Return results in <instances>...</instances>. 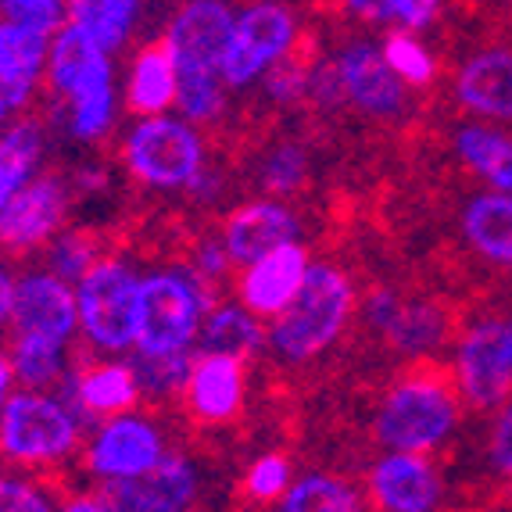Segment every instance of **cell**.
I'll return each mask as SVG.
<instances>
[{"label":"cell","mask_w":512,"mask_h":512,"mask_svg":"<svg viewBox=\"0 0 512 512\" xmlns=\"http://www.w3.org/2000/svg\"><path fill=\"white\" fill-rule=\"evenodd\" d=\"M362 316H366L369 330H376L394 351L412 355V359L437 351L452 333V316L441 305L402 298L398 291H387V287H380L362 301Z\"/></svg>","instance_id":"11"},{"label":"cell","mask_w":512,"mask_h":512,"mask_svg":"<svg viewBox=\"0 0 512 512\" xmlns=\"http://www.w3.org/2000/svg\"><path fill=\"white\" fill-rule=\"evenodd\" d=\"M391 11H394L391 22H398V29L419 33V29H427L437 18L441 0H391Z\"/></svg>","instance_id":"43"},{"label":"cell","mask_w":512,"mask_h":512,"mask_svg":"<svg viewBox=\"0 0 512 512\" xmlns=\"http://www.w3.org/2000/svg\"><path fill=\"white\" fill-rule=\"evenodd\" d=\"M76 183H79V187H83V190H101L104 183H108V176H104L101 169H79Z\"/></svg>","instance_id":"49"},{"label":"cell","mask_w":512,"mask_h":512,"mask_svg":"<svg viewBox=\"0 0 512 512\" xmlns=\"http://www.w3.org/2000/svg\"><path fill=\"white\" fill-rule=\"evenodd\" d=\"M502 326H505V344H509V355H512V316L502 319Z\"/></svg>","instance_id":"51"},{"label":"cell","mask_w":512,"mask_h":512,"mask_svg":"<svg viewBox=\"0 0 512 512\" xmlns=\"http://www.w3.org/2000/svg\"><path fill=\"white\" fill-rule=\"evenodd\" d=\"M301 233L298 215L280 201H251L226 215L222 222V244L230 251L233 265H251L269 251L294 244Z\"/></svg>","instance_id":"21"},{"label":"cell","mask_w":512,"mask_h":512,"mask_svg":"<svg viewBox=\"0 0 512 512\" xmlns=\"http://www.w3.org/2000/svg\"><path fill=\"white\" fill-rule=\"evenodd\" d=\"M79 333L97 351L137 348L140 326V273L122 258H97V265L76 283Z\"/></svg>","instance_id":"7"},{"label":"cell","mask_w":512,"mask_h":512,"mask_svg":"<svg viewBox=\"0 0 512 512\" xmlns=\"http://www.w3.org/2000/svg\"><path fill=\"white\" fill-rule=\"evenodd\" d=\"M43 144H47L43 129L33 119L11 122L0 129V208L36 180L43 162Z\"/></svg>","instance_id":"28"},{"label":"cell","mask_w":512,"mask_h":512,"mask_svg":"<svg viewBox=\"0 0 512 512\" xmlns=\"http://www.w3.org/2000/svg\"><path fill=\"white\" fill-rule=\"evenodd\" d=\"M455 154L459 162L487 183V190L512 194V137L484 122H466L455 129Z\"/></svg>","instance_id":"25"},{"label":"cell","mask_w":512,"mask_h":512,"mask_svg":"<svg viewBox=\"0 0 512 512\" xmlns=\"http://www.w3.org/2000/svg\"><path fill=\"white\" fill-rule=\"evenodd\" d=\"M212 294L187 265L154 269L140 276V326L137 351H187L197 344Z\"/></svg>","instance_id":"5"},{"label":"cell","mask_w":512,"mask_h":512,"mask_svg":"<svg viewBox=\"0 0 512 512\" xmlns=\"http://www.w3.org/2000/svg\"><path fill=\"white\" fill-rule=\"evenodd\" d=\"M11 326H15V337L69 344L79 330L76 287L54 276L51 269L18 276Z\"/></svg>","instance_id":"13"},{"label":"cell","mask_w":512,"mask_h":512,"mask_svg":"<svg viewBox=\"0 0 512 512\" xmlns=\"http://www.w3.org/2000/svg\"><path fill=\"white\" fill-rule=\"evenodd\" d=\"M194 348L187 351H133V373H137V384L147 398H172V394H183L190 380V369H194Z\"/></svg>","instance_id":"32"},{"label":"cell","mask_w":512,"mask_h":512,"mask_svg":"<svg viewBox=\"0 0 512 512\" xmlns=\"http://www.w3.org/2000/svg\"><path fill=\"white\" fill-rule=\"evenodd\" d=\"M308 269H312V258L298 240L269 251L258 262L244 265V273L237 280L240 305L258 319H276L301 291Z\"/></svg>","instance_id":"18"},{"label":"cell","mask_w":512,"mask_h":512,"mask_svg":"<svg viewBox=\"0 0 512 512\" xmlns=\"http://www.w3.org/2000/svg\"><path fill=\"white\" fill-rule=\"evenodd\" d=\"M122 162L129 176L151 190H187L205 169V140L187 119L151 115L126 133Z\"/></svg>","instance_id":"8"},{"label":"cell","mask_w":512,"mask_h":512,"mask_svg":"<svg viewBox=\"0 0 512 512\" xmlns=\"http://www.w3.org/2000/svg\"><path fill=\"white\" fill-rule=\"evenodd\" d=\"M298 47V18L280 0H255L233 18V33L222 54V83L248 90L276 61L291 58Z\"/></svg>","instance_id":"9"},{"label":"cell","mask_w":512,"mask_h":512,"mask_svg":"<svg viewBox=\"0 0 512 512\" xmlns=\"http://www.w3.org/2000/svg\"><path fill=\"white\" fill-rule=\"evenodd\" d=\"M455 391L473 409H502L512 398V355L502 319H477L455 344Z\"/></svg>","instance_id":"10"},{"label":"cell","mask_w":512,"mask_h":512,"mask_svg":"<svg viewBox=\"0 0 512 512\" xmlns=\"http://www.w3.org/2000/svg\"><path fill=\"white\" fill-rule=\"evenodd\" d=\"M355 316V287L337 265L316 262L301 291L265 330V348L283 362H312L323 355Z\"/></svg>","instance_id":"3"},{"label":"cell","mask_w":512,"mask_h":512,"mask_svg":"<svg viewBox=\"0 0 512 512\" xmlns=\"http://www.w3.org/2000/svg\"><path fill=\"white\" fill-rule=\"evenodd\" d=\"M344 101L376 119H398L409 111V86L387 69L384 51L369 40H351L333 54Z\"/></svg>","instance_id":"14"},{"label":"cell","mask_w":512,"mask_h":512,"mask_svg":"<svg viewBox=\"0 0 512 512\" xmlns=\"http://www.w3.org/2000/svg\"><path fill=\"white\" fill-rule=\"evenodd\" d=\"M230 251H226V244H222V237H205L201 244L194 248V258H190V273L197 276V280H205V283H219L226 280V273H230Z\"/></svg>","instance_id":"40"},{"label":"cell","mask_w":512,"mask_h":512,"mask_svg":"<svg viewBox=\"0 0 512 512\" xmlns=\"http://www.w3.org/2000/svg\"><path fill=\"white\" fill-rule=\"evenodd\" d=\"M230 0H187L169 29L162 47L176 65V108L190 126L215 122L226 108V83H222V54L233 33Z\"/></svg>","instance_id":"1"},{"label":"cell","mask_w":512,"mask_h":512,"mask_svg":"<svg viewBox=\"0 0 512 512\" xmlns=\"http://www.w3.org/2000/svg\"><path fill=\"white\" fill-rule=\"evenodd\" d=\"M376 441L387 452L430 455L459 427V391L455 380L437 369H412L402 376L376 409Z\"/></svg>","instance_id":"4"},{"label":"cell","mask_w":512,"mask_h":512,"mask_svg":"<svg viewBox=\"0 0 512 512\" xmlns=\"http://www.w3.org/2000/svg\"><path fill=\"white\" fill-rule=\"evenodd\" d=\"M291 484H294L291 462L276 452L255 459L248 466V473H244V491H248L251 502H280Z\"/></svg>","instance_id":"38"},{"label":"cell","mask_w":512,"mask_h":512,"mask_svg":"<svg viewBox=\"0 0 512 512\" xmlns=\"http://www.w3.org/2000/svg\"><path fill=\"white\" fill-rule=\"evenodd\" d=\"M61 387H65L61 402L76 412L79 423L133 412L140 402V394H144L137 384L133 366L122 359L94 362V366L79 369V373H69L65 380H61Z\"/></svg>","instance_id":"19"},{"label":"cell","mask_w":512,"mask_h":512,"mask_svg":"<svg viewBox=\"0 0 512 512\" xmlns=\"http://www.w3.org/2000/svg\"><path fill=\"white\" fill-rule=\"evenodd\" d=\"M258 180L273 197H287L308 180V154L301 144L287 140V144L273 147V151L262 158V169H258Z\"/></svg>","instance_id":"35"},{"label":"cell","mask_w":512,"mask_h":512,"mask_svg":"<svg viewBox=\"0 0 512 512\" xmlns=\"http://www.w3.org/2000/svg\"><path fill=\"white\" fill-rule=\"evenodd\" d=\"M455 101L487 122H512V51L487 47L455 76Z\"/></svg>","instance_id":"22"},{"label":"cell","mask_w":512,"mask_h":512,"mask_svg":"<svg viewBox=\"0 0 512 512\" xmlns=\"http://www.w3.org/2000/svg\"><path fill=\"white\" fill-rule=\"evenodd\" d=\"M11 394H15V369H11L8 351H0V409H4Z\"/></svg>","instance_id":"48"},{"label":"cell","mask_w":512,"mask_h":512,"mask_svg":"<svg viewBox=\"0 0 512 512\" xmlns=\"http://www.w3.org/2000/svg\"><path fill=\"white\" fill-rule=\"evenodd\" d=\"M308 101H316L319 108H341L344 104V86H341V76H337V65H333V61H312Z\"/></svg>","instance_id":"41"},{"label":"cell","mask_w":512,"mask_h":512,"mask_svg":"<svg viewBox=\"0 0 512 512\" xmlns=\"http://www.w3.org/2000/svg\"><path fill=\"white\" fill-rule=\"evenodd\" d=\"M140 15V0H69V22L97 40L104 51H119Z\"/></svg>","instance_id":"29"},{"label":"cell","mask_w":512,"mask_h":512,"mask_svg":"<svg viewBox=\"0 0 512 512\" xmlns=\"http://www.w3.org/2000/svg\"><path fill=\"white\" fill-rule=\"evenodd\" d=\"M69 215V187L58 176H36L0 208V244L8 251H33L54 240Z\"/></svg>","instance_id":"15"},{"label":"cell","mask_w":512,"mask_h":512,"mask_svg":"<svg viewBox=\"0 0 512 512\" xmlns=\"http://www.w3.org/2000/svg\"><path fill=\"white\" fill-rule=\"evenodd\" d=\"M380 51H384L387 69L402 79L409 90H427V86H434L437 58H434V51H430L427 43L419 40L416 33L394 29V33L387 36L384 43H380Z\"/></svg>","instance_id":"33"},{"label":"cell","mask_w":512,"mask_h":512,"mask_svg":"<svg viewBox=\"0 0 512 512\" xmlns=\"http://www.w3.org/2000/svg\"><path fill=\"white\" fill-rule=\"evenodd\" d=\"M276 512H366V498L333 473H305L287 487Z\"/></svg>","instance_id":"30"},{"label":"cell","mask_w":512,"mask_h":512,"mask_svg":"<svg viewBox=\"0 0 512 512\" xmlns=\"http://www.w3.org/2000/svg\"><path fill=\"white\" fill-rule=\"evenodd\" d=\"M0 15L4 22L51 36L69 22V0H0Z\"/></svg>","instance_id":"36"},{"label":"cell","mask_w":512,"mask_h":512,"mask_svg":"<svg viewBox=\"0 0 512 512\" xmlns=\"http://www.w3.org/2000/svg\"><path fill=\"white\" fill-rule=\"evenodd\" d=\"M341 4L362 22H391L394 18L391 0H341Z\"/></svg>","instance_id":"44"},{"label":"cell","mask_w":512,"mask_h":512,"mask_svg":"<svg viewBox=\"0 0 512 512\" xmlns=\"http://www.w3.org/2000/svg\"><path fill=\"white\" fill-rule=\"evenodd\" d=\"M15 283L18 276H11V269L0 265V326H8L11 312H15Z\"/></svg>","instance_id":"46"},{"label":"cell","mask_w":512,"mask_h":512,"mask_svg":"<svg viewBox=\"0 0 512 512\" xmlns=\"http://www.w3.org/2000/svg\"><path fill=\"white\" fill-rule=\"evenodd\" d=\"M83 423L47 391L18 387L0 409V455L15 466H51L79 448Z\"/></svg>","instance_id":"6"},{"label":"cell","mask_w":512,"mask_h":512,"mask_svg":"<svg viewBox=\"0 0 512 512\" xmlns=\"http://www.w3.org/2000/svg\"><path fill=\"white\" fill-rule=\"evenodd\" d=\"M47 86L69 108V133L76 140H101L115 126V72L101 43L72 22L54 33L47 51Z\"/></svg>","instance_id":"2"},{"label":"cell","mask_w":512,"mask_h":512,"mask_svg":"<svg viewBox=\"0 0 512 512\" xmlns=\"http://www.w3.org/2000/svg\"><path fill=\"white\" fill-rule=\"evenodd\" d=\"M197 348L205 355H233L244 362L265 348V326L240 301L237 305H212L201 323V333H197Z\"/></svg>","instance_id":"27"},{"label":"cell","mask_w":512,"mask_h":512,"mask_svg":"<svg viewBox=\"0 0 512 512\" xmlns=\"http://www.w3.org/2000/svg\"><path fill=\"white\" fill-rule=\"evenodd\" d=\"M126 104L140 119L165 115L169 108H176V65H172L169 51H165L162 43L144 47L133 58L126 79Z\"/></svg>","instance_id":"26"},{"label":"cell","mask_w":512,"mask_h":512,"mask_svg":"<svg viewBox=\"0 0 512 512\" xmlns=\"http://www.w3.org/2000/svg\"><path fill=\"white\" fill-rule=\"evenodd\" d=\"M11 104H8V97H4V90H0V129H4V122H8V115H11Z\"/></svg>","instance_id":"50"},{"label":"cell","mask_w":512,"mask_h":512,"mask_svg":"<svg viewBox=\"0 0 512 512\" xmlns=\"http://www.w3.org/2000/svg\"><path fill=\"white\" fill-rule=\"evenodd\" d=\"M101 251H97V240L83 230H61L51 240V251H47V262H51V273L61 276L65 283L76 287L90 269L97 265Z\"/></svg>","instance_id":"34"},{"label":"cell","mask_w":512,"mask_h":512,"mask_svg":"<svg viewBox=\"0 0 512 512\" xmlns=\"http://www.w3.org/2000/svg\"><path fill=\"white\" fill-rule=\"evenodd\" d=\"M101 495L111 512H187L197 498V470L187 455L165 452L144 477L111 480Z\"/></svg>","instance_id":"16"},{"label":"cell","mask_w":512,"mask_h":512,"mask_svg":"<svg viewBox=\"0 0 512 512\" xmlns=\"http://www.w3.org/2000/svg\"><path fill=\"white\" fill-rule=\"evenodd\" d=\"M58 512H111L104 495H72L58 505Z\"/></svg>","instance_id":"47"},{"label":"cell","mask_w":512,"mask_h":512,"mask_svg":"<svg viewBox=\"0 0 512 512\" xmlns=\"http://www.w3.org/2000/svg\"><path fill=\"white\" fill-rule=\"evenodd\" d=\"M462 237L491 265L512 269V194L480 190L462 208Z\"/></svg>","instance_id":"24"},{"label":"cell","mask_w":512,"mask_h":512,"mask_svg":"<svg viewBox=\"0 0 512 512\" xmlns=\"http://www.w3.org/2000/svg\"><path fill=\"white\" fill-rule=\"evenodd\" d=\"M0 512H58L43 484L15 473H0Z\"/></svg>","instance_id":"39"},{"label":"cell","mask_w":512,"mask_h":512,"mask_svg":"<svg viewBox=\"0 0 512 512\" xmlns=\"http://www.w3.org/2000/svg\"><path fill=\"white\" fill-rule=\"evenodd\" d=\"M308 76H312V61H301L298 54H291V58L276 61L273 69L265 72L262 90L273 104L287 108V104L308 101Z\"/></svg>","instance_id":"37"},{"label":"cell","mask_w":512,"mask_h":512,"mask_svg":"<svg viewBox=\"0 0 512 512\" xmlns=\"http://www.w3.org/2000/svg\"><path fill=\"white\" fill-rule=\"evenodd\" d=\"M165 455V437L151 419L137 412H122L101 423L90 448H86V470L101 477L104 484L111 480H133L144 477L151 466H158Z\"/></svg>","instance_id":"12"},{"label":"cell","mask_w":512,"mask_h":512,"mask_svg":"<svg viewBox=\"0 0 512 512\" xmlns=\"http://www.w3.org/2000/svg\"><path fill=\"white\" fill-rule=\"evenodd\" d=\"M366 484L380 512H437L444 495L434 462L409 452H387L376 459Z\"/></svg>","instance_id":"17"},{"label":"cell","mask_w":512,"mask_h":512,"mask_svg":"<svg viewBox=\"0 0 512 512\" xmlns=\"http://www.w3.org/2000/svg\"><path fill=\"white\" fill-rule=\"evenodd\" d=\"M505 4H512V0H505Z\"/></svg>","instance_id":"52"},{"label":"cell","mask_w":512,"mask_h":512,"mask_svg":"<svg viewBox=\"0 0 512 512\" xmlns=\"http://www.w3.org/2000/svg\"><path fill=\"white\" fill-rule=\"evenodd\" d=\"M11 369H15V384L26 391H47L69 376L65 366V344L33 341V337H15L8 351Z\"/></svg>","instance_id":"31"},{"label":"cell","mask_w":512,"mask_h":512,"mask_svg":"<svg viewBox=\"0 0 512 512\" xmlns=\"http://www.w3.org/2000/svg\"><path fill=\"white\" fill-rule=\"evenodd\" d=\"M47 51H51L47 33L22 29L0 18V90H4L11 108L29 104L43 69H47Z\"/></svg>","instance_id":"23"},{"label":"cell","mask_w":512,"mask_h":512,"mask_svg":"<svg viewBox=\"0 0 512 512\" xmlns=\"http://www.w3.org/2000/svg\"><path fill=\"white\" fill-rule=\"evenodd\" d=\"M244 387H248L244 362L233 359V355H205V351H197L190 380L183 387V402H187V412L197 423L222 427V423L237 419L240 409H244Z\"/></svg>","instance_id":"20"},{"label":"cell","mask_w":512,"mask_h":512,"mask_svg":"<svg viewBox=\"0 0 512 512\" xmlns=\"http://www.w3.org/2000/svg\"><path fill=\"white\" fill-rule=\"evenodd\" d=\"M487 455H491V466L505 477H512V398L502 405L495 427H491V441H487Z\"/></svg>","instance_id":"42"},{"label":"cell","mask_w":512,"mask_h":512,"mask_svg":"<svg viewBox=\"0 0 512 512\" xmlns=\"http://www.w3.org/2000/svg\"><path fill=\"white\" fill-rule=\"evenodd\" d=\"M187 190L197 197V201H205V205H208V201H215V197H219L222 176H219L215 169H208V165H205V169H201V172L194 176V180H190V187H187Z\"/></svg>","instance_id":"45"}]
</instances>
